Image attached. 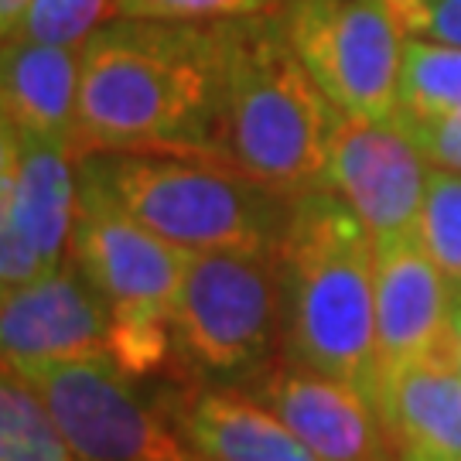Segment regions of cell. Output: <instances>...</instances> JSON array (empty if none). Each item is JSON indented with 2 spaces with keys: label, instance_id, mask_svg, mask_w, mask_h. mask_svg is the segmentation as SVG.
<instances>
[{
  "label": "cell",
  "instance_id": "6da1fadb",
  "mask_svg": "<svg viewBox=\"0 0 461 461\" xmlns=\"http://www.w3.org/2000/svg\"><path fill=\"white\" fill-rule=\"evenodd\" d=\"M99 150L219 158L215 24L110 17L89 34L83 45L76 161Z\"/></svg>",
  "mask_w": 461,
  "mask_h": 461
},
{
  "label": "cell",
  "instance_id": "ba28073f",
  "mask_svg": "<svg viewBox=\"0 0 461 461\" xmlns=\"http://www.w3.org/2000/svg\"><path fill=\"white\" fill-rule=\"evenodd\" d=\"M11 369V366H4ZM41 396L51 420L86 461H192L195 455L148 403L113 356H86L14 369Z\"/></svg>",
  "mask_w": 461,
  "mask_h": 461
},
{
  "label": "cell",
  "instance_id": "ffe728a7",
  "mask_svg": "<svg viewBox=\"0 0 461 461\" xmlns=\"http://www.w3.org/2000/svg\"><path fill=\"white\" fill-rule=\"evenodd\" d=\"M113 17V0H28L4 32V41H41L83 49L89 34Z\"/></svg>",
  "mask_w": 461,
  "mask_h": 461
},
{
  "label": "cell",
  "instance_id": "44dd1931",
  "mask_svg": "<svg viewBox=\"0 0 461 461\" xmlns=\"http://www.w3.org/2000/svg\"><path fill=\"white\" fill-rule=\"evenodd\" d=\"M287 0H113V17L175 21V24H222L236 17L284 11Z\"/></svg>",
  "mask_w": 461,
  "mask_h": 461
},
{
  "label": "cell",
  "instance_id": "5bb4252c",
  "mask_svg": "<svg viewBox=\"0 0 461 461\" xmlns=\"http://www.w3.org/2000/svg\"><path fill=\"white\" fill-rule=\"evenodd\" d=\"M158 411L202 461H318L294 430L243 386L188 383L167 390Z\"/></svg>",
  "mask_w": 461,
  "mask_h": 461
},
{
  "label": "cell",
  "instance_id": "30bf717a",
  "mask_svg": "<svg viewBox=\"0 0 461 461\" xmlns=\"http://www.w3.org/2000/svg\"><path fill=\"white\" fill-rule=\"evenodd\" d=\"M428 171V158L396 123L339 116L329 144L325 188L363 219L376 247L417 236Z\"/></svg>",
  "mask_w": 461,
  "mask_h": 461
},
{
  "label": "cell",
  "instance_id": "9a60e30c",
  "mask_svg": "<svg viewBox=\"0 0 461 461\" xmlns=\"http://www.w3.org/2000/svg\"><path fill=\"white\" fill-rule=\"evenodd\" d=\"M376 411L393 461H461V369L455 352L379 379Z\"/></svg>",
  "mask_w": 461,
  "mask_h": 461
},
{
  "label": "cell",
  "instance_id": "7402d4cb",
  "mask_svg": "<svg viewBox=\"0 0 461 461\" xmlns=\"http://www.w3.org/2000/svg\"><path fill=\"white\" fill-rule=\"evenodd\" d=\"M403 34L461 45V0H390Z\"/></svg>",
  "mask_w": 461,
  "mask_h": 461
},
{
  "label": "cell",
  "instance_id": "d4e9b609",
  "mask_svg": "<svg viewBox=\"0 0 461 461\" xmlns=\"http://www.w3.org/2000/svg\"><path fill=\"white\" fill-rule=\"evenodd\" d=\"M24 7H28V0H0V32H7Z\"/></svg>",
  "mask_w": 461,
  "mask_h": 461
},
{
  "label": "cell",
  "instance_id": "d6986e66",
  "mask_svg": "<svg viewBox=\"0 0 461 461\" xmlns=\"http://www.w3.org/2000/svg\"><path fill=\"white\" fill-rule=\"evenodd\" d=\"M417 240L428 249L434 267L445 274L451 294L461 291V171L430 165Z\"/></svg>",
  "mask_w": 461,
  "mask_h": 461
},
{
  "label": "cell",
  "instance_id": "52a82bcc",
  "mask_svg": "<svg viewBox=\"0 0 461 461\" xmlns=\"http://www.w3.org/2000/svg\"><path fill=\"white\" fill-rule=\"evenodd\" d=\"M280 17L297 59L339 113L393 123L407 34L390 0H287Z\"/></svg>",
  "mask_w": 461,
  "mask_h": 461
},
{
  "label": "cell",
  "instance_id": "7c38bea8",
  "mask_svg": "<svg viewBox=\"0 0 461 461\" xmlns=\"http://www.w3.org/2000/svg\"><path fill=\"white\" fill-rule=\"evenodd\" d=\"M243 390L277 413L318 461H393L376 403L342 379L277 356Z\"/></svg>",
  "mask_w": 461,
  "mask_h": 461
},
{
  "label": "cell",
  "instance_id": "2e32d148",
  "mask_svg": "<svg viewBox=\"0 0 461 461\" xmlns=\"http://www.w3.org/2000/svg\"><path fill=\"white\" fill-rule=\"evenodd\" d=\"M79 79H83V49L4 41L0 55L4 127L66 148L76 158Z\"/></svg>",
  "mask_w": 461,
  "mask_h": 461
},
{
  "label": "cell",
  "instance_id": "603a6c76",
  "mask_svg": "<svg viewBox=\"0 0 461 461\" xmlns=\"http://www.w3.org/2000/svg\"><path fill=\"white\" fill-rule=\"evenodd\" d=\"M413 140V148L428 158V165L461 171V110L434 120H393Z\"/></svg>",
  "mask_w": 461,
  "mask_h": 461
},
{
  "label": "cell",
  "instance_id": "e0dca14e",
  "mask_svg": "<svg viewBox=\"0 0 461 461\" xmlns=\"http://www.w3.org/2000/svg\"><path fill=\"white\" fill-rule=\"evenodd\" d=\"M455 110H461V45L407 34L393 120H434Z\"/></svg>",
  "mask_w": 461,
  "mask_h": 461
},
{
  "label": "cell",
  "instance_id": "8fae6325",
  "mask_svg": "<svg viewBox=\"0 0 461 461\" xmlns=\"http://www.w3.org/2000/svg\"><path fill=\"white\" fill-rule=\"evenodd\" d=\"M0 348L4 366L11 369L86 356H113V318L96 287L68 257L66 264L45 277L4 291Z\"/></svg>",
  "mask_w": 461,
  "mask_h": 461
},
{
  "label": "cell",
  "instance_id": "277c9868",
  "mask_svg": "<svg viewBox=\"0 0 461 461\" xmlns=\"http://www.w3.org/2000/svg\"><path fill=\"white\" fill-rule=\"evenodd\" d=\"M79 178L185 253L274 257L291 219V195L205 154L99 150Z\"/></svg>",
  "mask_w": 461,
  "mask_h": 461
},
{
  "label": "cell",
  "instance_id": "484cf974",
  "mask_svg": "<svg viewBox=\"0 0 461 461\" xmlns=\"http://www.w3.org/2000/svg\"><path fill=\"white\" fill-rule=\"evenodd\" d=\"M192 461H202V458H192Z\"/></svg>",
  "mask_w": 461,
  "mask_h": 461
},
{
  "label": "cell",
  "instance_id": "cb8c5ba5",
  "mask_svg": "<svg viewBox=\"0 0 461 461\" xmlns=\"http://www.w3.org/2000/svg\"><path fill=\"white\" fill-rule=\"evenodd\" d=\"M451 352L461 369V291L451 294Z\"/></svg>",
  "mask_w": 461,
  "mask_h": 461
},
{
  "label": "cell",
  "instance_id": "7a4b0ae2",
  "mask_svg": "<svg viewBox=\"0 0 461 461\" xmlns=\"http://www.w3.org/2000/svg\"><path fill=\"white\" fill-rule=\"evenodd\" d=\"M274 267L284 356L376 403V240L363 219L331 188L301 192Z\"/></svg>",
  "mask_w": 461,
  "mask_h": 461
},
{
  "label": "cell",
  "instance_id": "8992f818",
  "mask_svg": "<svg viewBox=\"0 0 461 461\" xmlns=\"http://www.w3.org/2000/svg\"><path fill=\"white\" fill-rule=\"evenodd\" d=\"M171 348L192 383L219 386H247L284 356L274 257L188 253Z\"/></svg>",
  "mask_w": 461,
  "mask_h": 461
},
{
  "label": "cell",
  "instance_id": "4fadbf2b",
  "mask_svg": "<svg viewBox=\"0 0 461 461\" xmlns=\"http://www.w3.org/2000/svg\"><path fill=\"white\" fill-rule=\"evenodd\" d=\"M451 352V287L417 236L376 247L379 379Z\"/></svg>",
  "mask_w": 461,
  "mask_h": 461
},
{
  "label": "cell",
  "instance_id": "9c48e42d",
  "mask_svg": "<svg viewBox=\"0 0 461 461\" xmlns=\"http://www.w3.org/2000/svg\"><path fill=\"white\" fill-rule=\"evenodd\" d=\"M79 161L66 148L0 131V287L14 291L68 260Z\"/></svg>",
  "mask_w": 461,
  "mask_h": 461
},
{
  "label": "cell",
  "instance_id": "5b68a950",
  "mask_svg": "<svg viewBox=\"0 0 461 461\" xmlns=\"http://www.w3.org/2000/svg\"><path fill=\"white\" fill-rule=\"evenodd\" d=\"M68 257L96 287L113 318V359L131 379L161 373L175 348L171 325L188 253L154 236L79 178V212Z\"/></svg>",
  "mask_w": 461,
  "mask_h": 461
},
{
  "label": "cell",
  "instance_id": "ac0fdd59",
  "mask_svg": "<svg viewBox=\"0 0 461 461\" xmlns=\"http://www.w3.org/2000/svg\"><path fill=\"white\" fill-rule=\"evenodd\" d=\"M0 461H86L14 369L0 383Z\"/></svg>",
  "mask_w": 461,
  "mask_h": 461
},
{
  "label": "cell",
  "instance_id": "3957f363",
  "mask_svg": "<svg viewBox=\"0 0 461 461\" xmlns=\"http://www.w3.org/2000/svg\"><path fill=\"white\" fill-rule=\"evenodd\" d=\"M215 34L219 158L291 198L325 188L342 113L297 59L280 11L222 21Z\"/></svg>",
  "mask_w": 461,
  "mask_h": 461
}]
</instances>
